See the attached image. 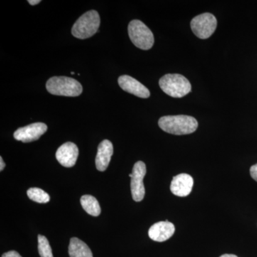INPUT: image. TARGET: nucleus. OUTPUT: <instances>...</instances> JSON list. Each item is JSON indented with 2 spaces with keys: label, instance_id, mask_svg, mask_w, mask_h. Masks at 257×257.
<instances>
[{
  "label": "nucleus",
  "instance_id": "obj_1",
  "mask_svg": "<svg viewBox=\"0 0 257 257\" xmlns=\"http://www.w3.org/2000/svg\"><path fill=\"white\" fill-rule=\"evenodd\" d=\"M158 124L163 131L175 135H189L198 127L197 119L187 115L162 116Z\"/></svg>",
  "mask_w": 257,
  "mask_h": 257
},
{
  "label": "nucleus",
  "instance_id": "obj_2",
  "mask_svg": "<svg viewBox=\"0 0 257 257\" xmlns=\"http://www.w3.org/2000/svg\"><path fill=\"white\" fill-rule=\"evenodd\" d=\"M160 87L169 96L181 98L188 94L192 86L188 79L179 74H168L160 79Z\"/></svg>",
  "mask_w": 257,
  "mask_h": 257
},
{
  "label": "nucleus",
  "instance_id": "obj_3",
  "mask_svg": "<svg viewBox=\"0 0 257 257\" xmlns=\"http://www.w3.org/2000/svg\"><path fill=\"white\" fill-rule=\"evenodd\" d=\"M47 90L57 96H77L82 92V86L78 81L68 77H53L47 81Z\"/></svg>",
  "mask_w": 257,
  "mask_h": 257
},
{
  "label": "nucleus",
  "instance_id": "obj_4",
  "mask_svg": "<svg viewBox=\"0 0 257 257\" xmlns=\"http://www.w3.org/2000/svg\"><path fill=\"white\" fill-rule=\"evenodd\" d=\"M100 26V18L95 10H91L82 15L74 23L72 34L77 38L84 40L92 37Z\"/></svg>",
  "mask_w": 257,
  "mask_h": 257
},
{
  "label": "nucleus",
  "instance_id": "obj_5",
  "mask_svg": "<svg viewBox=\"0 0 257 257\" xmlns=\"http://www.w3.org/2000/svg\"><path fill=\"white\" fill-rule=\"evenodd\" d=\"M128 34L134 45L143 50H148L155 43L153 33L148 27L140 20L130 22L128 26Z\"/></svg>",
  "mask_w": 257,
  "mask_h": 257
},
{
  "label": "nucleus",
  "instance_id": "obj_6",
  "mask_svg": "<svg viewBox=\"0 0 257 257\" xmlns=\"http://www.w3.org/2000/svg\"><path fill=\"white\" fill-rule=\"evenodd\" d=\"M217 20L210 13H204L193 18L191 29L196 36L200 39H207L215 32Z\"/></svg>",
  "mask_w": 257,
  "mask_h": 257
},
{
  "label": "nucleus",
  "instance_id": "obj_7",
  "mask_svg": "<svg viewBox=\"0 0 257 257\" xmlns=\"http://www.w3.org/2000/svg\"><path fill=\"white\" fill-rule=\"evenodd\" d=\"M147 173L146 165L142 161H139L134 165L131 177V192L133 199L135 202H141L145 195V188L144 185V178Z\"/></svg>",
  "mask_w": 257,
  "mask_h": 257
},
{
  "label": "nucleus",
  "instance_id": "obj_8",
  "mask_svg": "<svg viewBox=\"0 0 257 257\" xmlns=\"http://www.w3.org/2000/svg\"><path fill=\"white\" fill-rule=\"evenodd\" d=\"M47 126L42 122L33 123V124L19 128L14 133V138L18 141L28 143L36 141L42 135L46 133Z\"/></svg>",
  "mask_w": 257,
  "mask_h": 257
},
{
  "label": "nucleus",
  "instance_id": "obj_9",
  "mask_svg": "<svg viewBox=\"0 0 257 257\" xmlns=\"http://www.w3.org/2000/svg\"><path fill=\"white\" fill-rule=\"evenodd\" d=\"M78 147L75 144L66 143L59 147L56 152V158L61 165L65 167H72L74 166L78 158Z\"/></svg>",
  "mask_w": 257,
  "mask_h": 257
},
{
  "label": "nucleus",
  "instance_id": "obj_10",
  "mask_svg": "<svg viewBox=\"0 0 257 257\" xmlns=\"http://www.w3.org/2000/svg\"><path fill=\"white\" fill-rule=\"evenodd\" d=\"M194 179L187 174H179L173 177L171 182L170 190L172 194L180 197H185L192 192Z\"/></svg>",
  "mask_w": 257,
  "mask_h": 257
},
{
  "label": "nucleus",
  "instance_id": "obj_11",
  "mask_svg": "<svg viewBox=\"0 0 257 257\" xmlns=\"http://www.w3.org/2000/svg\"><path fill=\"white\" fill-rule=\"evenodd\" d=\"M175 232V225L168 220H166L152 225L149 229L148 234L150 239L154 241L163 242L172 237Z\"/></svg>",
  "mask_w": 257,
  "mask_h": 257
},
{
  "label": "nucleus",
  "instance_id": "obj_12",
  "mask_svg": "<svg viewBox=\"0 0 257 257\" xmlns=\"http://www.w3.org/2000/svg\"><path fill=\"white\" fill-rule=\"evenodd\" d=\"M119 85L125 92L130 93L140 98H148L150 92L145 85L133 77L128 75H123L118 79Z\"/></svg>",
  "mask_w": 257,
  "mask_h": 257
},
{
  "label": "nucleus",
  "instance_id": "obj_13",
  "mask_svg": "<svg viewBox=\"0 0 257 257\" xmlns=\"http://www.w3.org/2000/svg\"><path fill=\"white\" fill-rule=\"evenodd\" d=\"M113 145L109 140H103L98 146L95 163L96 167L100 172H104L107 169L113 155Z\"/></svg>",
  "mask_w": 257,
  "mask_h": 257
},
{
  "label": "nucleus",
  "instance_id": "obj_14",
  "mask_svg": "<svg viewBox=\"0 0 257 257\" xmlns=\"http://www.w3.org/2000/svg\"><path fill=\"white\" fill-rule=\"evenodd\" d=\"M69 254L70 257H93L92 251L87 243L77 237L71 238Z\"/></svg>",
  "mask_w": 257,
  "mask_h": 257
},
{
  "label": "nucleus",
  "instance_id": "obj_15",
  "mask_svg": "<svg viewBox=\"0 0 257 257\" xmlns=\"http://www.w3.org/2000/svg\"><path fill=\"white\" fill-rule=\"evenodd\" d=\"M80 202L83 209L89 215L93 216L100 215V205L95 197L91 195H84L81 197Z\"/></svg>",
  "mask_w": 257,
  "mask_h": 257
},
{
  "label": "nucleus",
  "instance_id": "obj_16",
  "mask_svg": "<svg viewBox=\"0 0 257 257\" xmlns=\"http://www.w3.org/2000/svg\"><path fill=\"white\" fill-rule=\"evenodd\" d=\"M28 196L31 200L40 204H46L50 201V195L45 191L37 187L29 189Z\"/></svg>",
  "mask_w": 257,
  "mask_h": 257
},
{
  "label": "nucleus",
  "instance_id": "obj_17",
  "mask_svg": "<svg viewBox=\"0 0 257 257\" xmlns=\"http://www.w3.org/2000/svg\"><path fill=\"white\" fill-rule=\"evenodd\" d=\"M38 251L41 257H54L50 243L43 235H38Z\"/></svg>",
  "mask_w": 257,
  "mask_h": 257
},
{
  "label": "nucleus",
  "instance_id": "obj_18",
  "mask_svg": "<svg viewBox=\"0 0 257 257\" xmlns=\"http://www.w3.org/2000/svg\"><path fill=\"white\" fill-rule=\"evenodd\" d=\"M250 175L257 182V164L251 166V168H250Z\"/></svg>",
  "mask_w": 257,
  "mask_h": 257
},
{
  "label": "nucleus",
  "instance_id": "obj_19",
  "mask_svg": "<svg viewBox=\"0 0 257 257\" xmlns=\"http://www.w3.org/2000/svg\"><path fill=\"white\" fill-rule=\"evenodd\" d=\"M2 257H22V256L18 252V251H8V252L3 253Z\"/></svg>",
  "mask_w": 257,
  "mask_h": 257
},
{
  "label": "nucleus",
  "instance_id": "obj_20",
  "mask_svg": "<svg viewBox=\"0 0 257 257\" xmlns=\"http://www.w3.org/2000/svg\"><path fill=\"white\" fill-rule=\"evenodd\" d=\"M5 167V163L4 161H3V157H0V171H3L4 170Z\"/></svg>",
  "mask_w": 257,
  "mask_h": 257
},
{
  "label": "nucleus",
  "instance_id": "obj_21",
  "mask_svg": "<svg viewBox=\"0 0 257 257\" xmlns=\"http://www.w3.org/2000/svg\"><path fill=\"white\" fill-rule=\"evenodd\" d=\"M28 3L31 5H36L41 3L40 0H29Z\"/></svg>",
  "mask_w": 257,
  "mask_h": 257
},
{
  "label": "nucleus",
  "instance_id": "obj_22",
  "mask_svg": "<svg viewBox=\"0 0 257 257\" xmlns=\"http://www.w3.org/2000/svg\"><path fill=\"white\" fill-rule=\"evenodd\" d=\"M219 257H238L234 254H228V253H226V254L221 255V256Z\"/></svg>",
  "mask_w": 257,
  "mask_h": 257
},
{
  "label": "nucleus",
  "instance_id": "obj_23",
  "mask_svg": "<svg viewBox=\"0 0 257 257\" xmlns=\"http://www.w3.org/2000/svg\"><path fill=\"white\" fill-rule=\"evenodd\" d=\"M71 74H74V72H71Z\"/></svg>",
  "mask_w": 257,
  "mask_h": 257
}]
</instances>
